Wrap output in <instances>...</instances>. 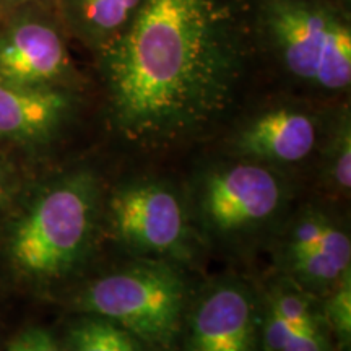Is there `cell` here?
<instances>
[{"mask_svg":"<svg viewBox=\"0 0 351 351\" xmlns=\"http://www.w3.org/2000/svg\"><path fill=\"white\" fill-rule=\"evenodd\" d=\"M69 34L56 7L26 8L0 20V78L28 86L75 88Z\"/></svg>","mask_w":351,"mask_h":351,"instance_id":"cell-7","label":"cell"},{"mask_svg":"<svg viewBox=\"0 0 351 351\" xmlns=\"http://www.w3.org/2000/svg\"><path fill=\"white\" fill-rule=\"evenodd\" d=\"M19 189L20 181L15 173V168L0 153V213L12 207L13 200L19 194Z\"/></svg>","mask_w":351,"mask_h":351,"instance_id":"cell-19","label":"cell"},{"mask_svg":"<svg viewBox=\"0 0 351 351\" xmlns=\"http://www.w3.org/2000/svg\"><path fill=\"white\" fill-rule=\"evenodd\" d=\"M0 20H2V15H0Z\"/></svg>","mask_w":351,"mask_h":351,"instance_id":"cell-21","label":"cell"},{"mask_svg":"<svg viewBox=\"0 0 351 351\" xmlns=\"http://www.w3.org/2000/svg\"><path fill=\"white\" fill-rule=\"evenodd\" d=\"M319 152L322 153L324 181L335 194L345 195L351 189V114L343 104L327 117Z\"/></svg>","mask_w":351,"mask_h":351,"instance_id":"cell-14","label":"cell"},{"mask_svg":"<svg viewBox=\"0 0 351 351\" xmlns=\"http://www.w3.org/2000/svg\"><path fill=\"white\" fill-rule=\"evenodd\" d=\"M36 7H56V0H0V15L7 16L10 13Z\"/></svg>","mask_w":351,"mask_h":351,"instance_id":"cell-20","label":"cell"},{"mask_svg":"<svg viewBox=\"0 0 351 351\" xmlns=\"http://www.w3.org/2000/svg\"><path fill=\"white\" fill-rule=\"evenodd\" d=\"M322 314L328 330L339 341L340 351H350L351 345V270L341 276L327 293Z\"/></svg>","mask_w":351,"mask_h":351,"instance_id":"cell-17","label":"cell"},{"mask_svg":"<svg viewBox=\"0 0 351 351\" xmlns=\"http://www.w3.org/2000/svg\"><path fill=\"white\" fill-rule=\"evenodd\" d=\"M64 346L67 351H150L134 333L95 314H85L69 327Z\"/></svg>","mask_w":351,"mask_h":351,"instance_id":"cell-15","label":"cell"},{"mask_svg":"<svg viewBox=\"0 0 351 351\" xmlns=\"http://www.w3.org/2000/svg\"><path fill=\"white\" fill-rule=\"evenodd\" d=\"M257 49L315 93L351 85V20L341 0H252Z\"/></svg>","mask_w":351,"mask_h":351,"instance_id":"cell-3","label":"cell"},{"mask_svg":"<svg viewBox=\"0 0 351 351\" xmlns=\"http://www.w3.org/2000/svg\"><path fill=\"white\" fill-rule=\"evenodd\" d=\"M262 306L298 330L330 333L322 314V302L287 276L271 285Z\"/></svg>","mask_w":351,"mask_h":351,"instance_id":"cell-13","label":"cell"},{"mask_svg":"<svg viewBox=\"0 0 351 351\" xmlns=\"http://www.w3.org/2000/svg\"><path fill=\"white\" fill-rule=\"evenodd\" d=\"M145 0H56V10L69 38L95 57L116 41Z\"/></svg>","mask_w":351,"mask_h":351,"instance_id":"cell-11","label":"cell"},{"mask_svg":"<svg viewBox=\"0 0 351 351\" xmlns=\"http://www.w3.org/2000/svg\"><path fill=\"white\" fill-rule=\"evenodd\" d=\"M280 256L287 278L311 295L324 296L351 270V239L337 219L317 244Z\"/></svg>","mask_w":351,"mask_h":351,"instance_id":"cell-12","label":"cell"},{"mask_svg":"<svg viewBox=\"0 0 351 351\" xmlns=\"http://www.w3.org/2000/svg\"><path fill=\"white\" fill-rule=\"evenodd\" d=\"M327 117L300 104L258 109L236 127L231 152L243 160L269 166L298 165L320 148Z\"/></svg>","mask_w":351,"mask_h":351,"instance_id":"cell-10","label":"cell"},{"mask_svg":"<svg viewBox=\"0 0 351 351\" xmlns=\"http://www.w3.org/2000/svg\"><path fill=\"white\" fill-rule=\"evenodd\" d=\"M256 52L252 0H145L96 56L108 127L138 150L205 137L234 109Z\"/></svg>","mask_w":351,"mask_h":351,"instance_id":"cell-1","label":"cell"},{"mask_svg":"<svg viewBox=\"0 0 351 351\" xmlns=\"http://www.w3.org/2000/svg\"><path fill=\"white\" fill-rule=\"evenodd\" d=\"M5 351H67L51 332L41 327H29L10 340Z\"/></svg>","mask_w":351,"mask_h":351,"instance_id":"cell-18","label":"cell"},{"mask_svg":"<svg viewBox=\"0 0 351 351\" xmlns=\"http://www.w3.org/2000/svg\"><path fill=\"white\" fill-rule=\"evenodd\" d=\"M181 351H263L262 302L239 280L208 285L187 309Z\"/></svg>","mask_w":351,"mask_h":351,"instance_id":"cell-8","label":"cell"},{"mask_svg":"<svg viewBox=\"0 0 351 351\" xmlns=\"http://www.w3.org/2000/svg\"><path fill=\"white\" fill-rule=\"evenodd\" d=\"M262 348L263 351H332L330 333L298 330L262 306Z\"/></svg>","mask_w":351,"mask_h":351,"instance_id":"cell-16","label":"cell"},{"mask_svg":"<svg viewBox=\"0 0 351 351\" xmlns=\"http://www.w3.org/2000/svg\"><path fill=\"white\" fill-rule=\"evenodd\" d=\"M106 221L114 238L150 258H179L189 252L191 228L181 197L163 181L137 179L108 197Z\"/></svg>","mask_w":351,"mask_h":351,"instance_id":"cell-6","label":"cell"},{"mask_svg":"<svg viewBox=\"0 0 351 351\" xmlns=\"http://www.w3.org/2000/svg\"><path fill=\"white\" fill-rule=\"evenodd\" d=\"M80 109L75 88L28 86L0 78V145L43 152L67 134Z\"/></svg>","mask_w":351,"mask_h":351,"instance_id":"cell-9","label":"cell"},{"mask_svg":"<svg viewBox=\"0 0 351 351\" xmlns=\"http://www.w3.org/2000/svg\"><path fill=\"white\" fill-rule=\"evenodd\" d=\"M285 204L287 184L274 166L243 158L208 169L195 192L200 225L226 241L270 225Z\"/></svg>","mask_w":351,"mask_h":351,"instance_id":"cell-5","label":"cell"},{"mask_svg":"<svg viewBox=\"0 0 351 351\" xmlns=\"http://www.w3.org/2000/svg\"><path fill=\"white\" fill-rule=\"evenodd\" d=\"M75 307L119 324L150 351H176L189 309L187 287L174 267L150 258L88 283Z\"/></svg>","mask_w":351,"mask_h":351,"instance_id":"cell-4","label":"cell"},{"mask_svg":"<svg viewBox=\"0 0 351 351\" xmlns=\"http://www.w3.org/2000/svg\"><path fill=\"white\" fill-rule=\"evenodd\" d=\"M103 212L90 169H73L32 192L0 230V263L16 283L47 288L85 263Z\"/></svg>","mask_w":351,"mask_h":351,"instance_id":"cell-2","label":"cell"}]
</instances>
